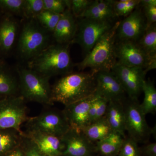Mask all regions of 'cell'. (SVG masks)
<instances>
[{
  "mask_svg": "<svg viewBox=\"0 0 156 156\" xmlns=\"http://www.w3.org/2000/svg\"><path fill=\"white\" fill-rule=\"evenodd\" d=\"M24 0H0V6L14 13H22Z\"/></svg>",
  "mask_w": 156,
  "mask_h": 156,
  "instance_id": "obj_35",
  "label": "cell"
},
{
  "mask_svg": "<svg viewBox=\"0 0 156 156\" xmlns=\"http://www.w3.org/2000/svg\"><path fill=\"white\" fill-rule=\"evenodd\" d=\"M117 62L130 67L139 68L147 71L155 68L156 62L152 60L137 42L120 41L116 44Z\"/></svg>",
  "mask_w": 156,
  "mask_h": 156,
  "instance_id": "obj_10",
  "label": "cell"
},
{
  "mask_svg": "<svg viewBox=\"0 0 156 156\" xmlns=\"http://www.w3.org/2000/svg\"><path fill=\"white\" fill-rule=\"evenodd\" d=\"M82 131L90 141L95 144L104 139L112 132L105 117L89 124Z\"/></svg>",
  "mask_w": 156,
  "mask_h": 156,
  "instance_id": "obj_21",
  "label": "cell"
},
{
  "mask_svg": "<svg viewBox=\"0 0 156 156\" xmlns=\"http://www.w3.org/2000/svg\"><path fill=\"white\" fill-rule=\"evenodd\" d=\"M105 117L112 131L126 137V115L124 102L109 101Z\"/></svg>",
  "mask_w": 156,
  "mask_h": 156,
  "instance_id": "obj_19",
  "label": "cell"
},
{
  "mask_svg": "<svg viewBox=\"0 0 156 156\" xmlns=\"http://www.w3.org/2000/svg\"><path fill=\"white\" fill-rule=\"evenodd\" d=\"M60 16L61 14L44 10L37 16L36 18L43 28L48 32H53Z\"/></svg>",
  "mask_w": 156,
  "mask_h": 156,
  "instance_id": "obj_27",
  "label": "cell"
},
{
  "mask_svg": "<svg viewBox=\"0 0 156 156\" xmlns=\"http://www.w3.org/2000/svg\"><path fill=\"white\" fill-rule=\"evenodd\" d=\"M75 18L69 9L61 14L53 32V37L57 44H66L73 42L77 30Z\"/></svg>",
  "mask_w": 156,
  "mask_h": 156,
  "instance_id": "obj_17",
  "label": "cell"
},
{
  "mask_svg": "<svg viewBox=\"0 0 156 156\" xmlns=\"http://www.w3.org/2000/svg\"><path fill=\"white\" fill-rule=\"evenodd\" d=\"M44 10L43 0H24L22 13L29 18H35Z\"/></svg>",
  "mask_w": 156,
  "mask_h": 156,
  "instance_id": "obj_28",
  "label": "cell"
},
{
  "mask_svg": "<svg viewBox=\"0 0 156 156\" xmlns=\"http://www.w3.org/2000/svg\"></svg>",
  "mask_w": 156,
  "mask_h": 156,
  "instance_id": "obj_40",
  "label": "cell"
},
{
  "mask_svg": "<svg viewBox=\"0 0 156 156\" xmlns=\"http://www.w3.org/2000/svg\"><path fill=\"white\" fill-rule=\"evenodd\" d=\"M140 5L142 7L143 12L146 20L147 27L154 23H155L156 22V0L140 1Z\"/></svg>",
  "mask_w": 156,
  "mask_h": 156,
  "instance_id": "obj_30",
  "label": "cell"
},
{
  "mask_svg": "<svg viewBox=\"0 0 156 156\" xmlns=\"http://www.w3.org/2000/svg\"><path fill=\"white\" fill-rule=\"evenodd\" d=\"M50 42L49 32L37 21L31 20L22 28L18 43V50L21 58L32 59L46 48Z\"/></svg>",
  "mask_w": 156,
  "mask_h": 156,
  "instance_id": "obj_5",
  "label": "cell"
},
{
  "mask_svg": "<svg viewBox=\"0 0 156 156\" xmlns=\"http://www.w3.org/2000/svg\"><path fill=\"white\" fill-rule=\"evenodd\" d=\"M23 133L43 153L49 156H62L65 146L62 137L38 131Z\"/></svg>",
  "mask_w": 156,
  "mask_h": 156,
  "instance_id": "obj_16",
  "label": "cell"
},
{
  "mask_svg": "<svg viewBox=\"0 0 156 156\" xmlns=\"http://www.w3.org/2000/svg\"><path fill=\"white\" fill-rule=\"evenodd\" d=\"M140 149L141 155L145 156H156V142L148 144Z\"/></svg>",
  "mask_w": 156,
  "mask_h": 156,
  "instance_id": "obj_37",
  "label": "cell"
},
{
  "mask_svg": "<svg viewBox=\"0 0 156 156\" xmlns=\"http://www.w3.org/2000/svg\"><path fill=\"white\" fill-rule=\"evenodd\" d=\"M139 6L125 19L119 22L116 37L120 41L137 42L144 33L147 27L146 20L142 8H139Z\"/></svg>",
  "mask_w": 156,
  "mask_h": 156,
  "instance_id": "obj_13",
  "label": "cell"
},
{
  "mask_svg": "<svg viewBox=\"0 0 156 156\" xmlns=\"http://www.w3.org/2000/svg\"><path fill=\"white\" fill-rule=\"evenodd\" d=\"M77 24V30L73 42L80 45L86 55L114 25L111 21L84 18H81Z\"/></svg>",
  "mask_w": 156,
  "mask_h": 156,
  "instance_id": "obj_9",
  "label": "cell"
},
{
  "mask_svg": "<svg viewBox=\"0 0 156 156\" xmlns=\"http://www.w3.org/2000/svg\"><path fill=\"white\" fill-rule=\"evenodd\" d=\"M144 98L140 108L144 115L154 114L156 111V89L151 81L145 80L142 86Z\"/></svg>",
  "mask_w": 156,
  "mask_h": 156,
  "instance_id": "obj_24",
  "label": "cell"
},
{
  "mask_svg": "<svg viewBox=\"0 0 156 156\" xmlns=\"http://www.w3.org/2000/svg\"><path fill=\"white\" fill-rule=\"evenodd\" d=\"M140 0L114 1V12L116 17H127L139 5Z\"/></svg>",
  "mask_w": 156,
  "mask_h": 156,
  "instance_id": "obj_26",
  "label": "cell"
},
{
  "mask_svg": "<svg viewBox=\"0 0 156 156\" xmlns=\"http://www.w3.org/2000/svg\"><path fill=\"white\" fill-rule=\"evenodd\" d=\"M94 94L83 100L65 106L62 112L70 128L82 131L90 124L89 109Z\"/></svg>",
  "mask_w": 156,
  "mask_h": 156,
  "instance_id": "obj_15",
  "label": "cell"
},
{
  "mask_svg": "<svg viewBox=\"0 0 156 156\" xmlns=\"http://www.w3.org/2000/svg\"><path fill=\"white\" fill-rule=\"evenodd\" d=\"M95 89L94 72L69 73L51 88L52 100L66 106L93 95Z\"/></svg>",
  "mask_w": 156,
  "mask_h": 156,
  "instance_id": "obj_1",
  "label": "cell"
},
{
  "mask_svg": "<svg viewBox=\"0 0 156 156\" xmlns=\"http://www.w3.org/2000/svg\"><path fill=\"white\" fill-rule=\"evenodd\" d=\"M119 22H117L103 35L94 47L77 64L80 70L90 68L92 71H111L117 62L115 40Z\"/></svg>",
  "mask_w": 156,
  "mask_h": 156,
  "instance_id": "obj_3",
  "label": "cell"
},
{
  "mask_svg": "<svg viewBox=\"0 0 156 156\" xmlns=\"http://www.w3.org/2000/svg\"><path fill=\"white\" fill-rule=\"evenodd\" d=\"M137 43L152 60L156 61V23L146 28L142 36L137 41Z\"/></svg>",
  "mask_w": 156,
  "mask_h": 156,
  "instance_id": "obj_23",
  "label": "cell"
},
{
  "mask_svg": "<svg viewBox=\"0 0 156 156\" xmlns=\"http://www.w3.org/2000/svg\"><path fill=\"white\" fill-rule=\"evenodd\" d=\"M96 94L98 95V105L95 122L105 117L109 102L105 98Z\"/></svg>",
  "mask_w": 156,
  "mask_h": 156,
  "instance_id": "obj_36",
  "label": "cell"
},
{
  "mask_svg": "<svg viewBox=\"0 0 156 156\" xmlns=\"http://www.w3.org/2000/svg\"><path fill=\"white\" fill-rule=\"evenodd\" d=\"M95 93L108 102H124L126 100L125 90L118 78L111 71L95 72Z\"/></svg>",
  "mask_w": 156,
  "mask_h": 156,
  "instance_id": "obj_12",
  "label": "cell"
},
{
  "mask_svg": "<svg viewBox=\"0 0 156 156\" xmlns=\"http://www.w3.org/2000/svg\"><path fill=\"white\" fill-rule=\"evenodd\" d=\"M96 151L102 156H117L121 147L110 142L106 138L95 143Z\"/></svg>",
  "mask_w": 156,
  "mask_h": 156,
  "instance_id": "obj_31",
  "label": "cell"
},
{
  "mask_svg": "<svg viewBox=\"0 0 156 156\" xmlns=\"http://www.w3.org/2000/svg\"><path fill=\"white\" fill-rule=\"evenodd\" d=\"M62 139L65 146L62 156H93L97 152L95 144L82 131L70 128Z\"/></svg>",
  "mask_w": 156,
  "mask_h": 156,
  "instance_id": "obj_14",
  "label": "cell"
},
{
  "mask_svg": "<svg viewBox=\"0 0 156 156\" xmlns=\"http://www.w3.org/2000/svg\"><path fill=\"white\" fill-rule=\"evenodd\" d=\"M27 109L25 100L21 96H10L0 99V129H13L21 131L26 122Z\"/></svg>",
  "mask_w": 156,
  "mask_h": 156,
  "instance_id": "obj_6",
  "label": "cell"
},
{
  "mask_svg": "<svg viewBox=\"0 0 156 156\" xmlns=\"http://www.w3.org/2000/svg\"><path fill=\"white\" fill-rule=\"evenodd\" d=\"M19 88L24 100L44 105L53 104L52 90L49 80L29 68H21L18 70Z\"/></svg>",
  "mask_w": 156,
  "mask_h": 156,
  "instance_id": "obj_4",
  "label": "cell"
},
{
  "mask_svg": "<svg viewBox=\"0 0 156 156\" xmlns=\"http://www.w3.org/2000/svg\"><path fill=\"white\" fill-rule=\"evenodd\" d=\"M22 131L13 129H0V156H5L20 144Z\"/></svg>",
  "mask_w": 156,
  "mask_h": 156,
  "instance_id": "obj_22",
  "label": "cell"
},
{
  "mask_svg": "<svg viewBox=\"0 0 156 156\" xmlns=\"http://www.w3.org/2000/svg\"><path fill=\"white\" fill-rule=\"evenodd\" d=\"M112 0H95L88 7L82 14L81 18L111 21L115 16Z\"/></svg>",
  "mask_w": 156,
  "mask_h": 156,
  "instance_id": "obj_18",
  "label": "cell"
},
{
  "mask_svg": "<svg viewBox=\"0 0 156 156\" xmlns=\"http://www.w3.org/2000/svg\"><path fill=\"white\" fill-rule=\"evenodd\" d=\"M1 66H2V63H1V62H0V67H1Z\"/></svg>",
  "mask_w": 156,
  "mask_h": 156,
  "instance_id": "obj_39",
  "label": "cell"
},
{
  "mask_svg": "<svg viewBox=\"0 0 156 156\" xmlns=\"http://www.w3.org/2000/svg\"><path fill=\"white\" fill-rule=\"evenodd\" d=\"M26 122L27 131H38L60 137L70 128L62 112L55 110L47 111L28 118Z\"/></svg>",
  "mask_w": 156,
  "mask_h": 156,
  "instance_id": "obj_7",
  "label": "cell"
},
{
  "mask_svg": "<svg viewBox=\"0 0 156 156\" xmlns=\"http://www.w3.org/2000/svg\"><path fill=\"white\" fill-rule=\"evenodd\" d=\"M117 156H142L137 142L130 136L125 137Z\"/></svg>",
  "mask_w": 156,
  "mask_h": 156,
  "instance_id": "obj_29",
  "label": "cell"
},
{
  "mask_svg": "<svg viewBox=\"0 0 156 156\" xmlns=\"http://www.w3.org/2000/svg\"><path fill=\"white\" fill-rule=\"evenodd\" d=\"M131 100L138 101L147 71L139 68L130 67L116 62L111 70Z\"/></svg>",
  "mask_w": 156,
  "mask_h": 156,
  "instance_id": "obj_11",
  "label": "cell"
},
{
  "mask_svg": "<svg viewBox=\"0 0 156 156\" xmlns=\"http://www.w3.org/2000/svg\"><path fill=\"white\" fill-rule=\"evenodd\" d=\"M20 144L25 151L26 156H49L39 150L34 143L23 132L21 134Z\"/></svg>",
  "mask_w": 156,
  "mask_h": 156,
  "instance_id": "obj_33",
  "label": "cell"
},
{
  "mask_svg": "<svg viewBox=\"0 0 156 156\" xmlns=\"http://www.w3.org/2000/svg\"><path fill=\"white\" fill-rule=\"evenodd\" d=\"M69 44L49 45L31 59L28 68L49 78L70 73L73 63L70 56Z\"/></svg>",
  "mask_w": 156,
  "mask_h": 156,
  "instance_id": "obj_2",
  "label": "cell"
},
{
  "mask_svg": "<svg viewBox=\"0 0 156 156\" xmlns=\"http://www.w3.org/2000/svg\"><path fill=\"white\" fill-rule=\"evenodd\" d=\"M44 10L61 14L66 9H70V1L67 0H43Z\"/></svg>",
  "mask_w": 156,
  "mask_h": 156,
  "instance_id": "obj_32",
  "label": "cell"
},
{
  "mask_svg": "<svg viewBox=\"0 0 156 156\" xmlns=\"http://www.w3.org/2000/svg\"><path fill=\"white\" fill-rule=\"evenodd\" d=\"M17 24L14 20L7 18L0 25V50L8 52L13 48L16 40Z\"/></svg>",
  "mask_w": 156,
  "mask_h": 156,
  "instance_id": "obj_20",
  "label": "cell"
},
{
  "mask_svg": "<svg viewBox=\"0 0 156 156\" xmlns=\"http://www.w3.org/2000/svg\"><path fill=\"white\" fill-rule=\"evenodd\" d=\"M126 130L129 136L137 143L147 142L154 130L150 128L138 101L128 99L124 102Z\"/></svg>",
  "mask_w": 156,
  "mask_h": 156,
  "instance_id": "obj_8",
  "label": "cell"
},
{
  "mask_svg": "<svg viewBox=\"0 0 156 156\" xmlns=\"http://www.w3.org/2000/svg\"><path fill=\"white\" fill-rule=\"evenodd\" d=\"M19 82L9 73L0 70V95L14 96L18 91Z\"/></svg>",
  "mask_w": 156,
  "mask_h": 156,
  "instance_id": "obj_25",
  "label": "cell"
},
{
  "mask_svg": "<svg viewBox=\"0 0 156 156\" xmlns=\"http://www.w3.org/2000/svg\"><path fill=\"white\" fill-rule=\"evenodd\" d=\"M5 156H26V154L23 148L20 144Z\"/></svg>",
  "mask_w": 156,
  "mask_h": 156,
  "instance_id": "obj_38",
  "label": "cell"
},
{
  "mask_svg": "<svg viewBox=\"0 0 156 156\" xmlns=\"http://www.w3.org/2000/svg\"><path fill=\"white\" fill-rule=\"evenodd\" d=\"M93 1L89 0H72L70 9L75 17L80 18Z\"/></svg>",
  "mask_w": 156,
  "mask_h": 156,
  "instance_id": "obj_34",
  "label": "cell"
}]
</instances>
